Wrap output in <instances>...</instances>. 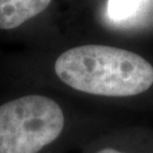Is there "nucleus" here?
<instances>
[{
	"label": "nucleus",
	"instance_id": "nucleus-4",
	"mask_svg": "<svg viewBox=\"0 0 153 153\" xmlns=\"http://www.w3.org/2000/svg\"><path fill=\"white\" fill-rule=\"evenodd\" d=\"M145 0H108L107 14L115 22L126 21L135 16Z\"/></svg>",
	"mask_w": 153,
	"mask_h": 153
},
{
	"label": "nucleus",
	"instance_id": "nucleus-2",
	"mask_svg": "<svg viewBox=\"0 0 153 153\" xmlns=\"http://www.w3.org/2000/svg\"><path fill=\"white\" fill-rule=\"evenodd\" d=\"M64 110L53 99L31 94L0 105V153H40L61 136Z\"/></svg>",
	"mask_w": 153,
	"mask_h": 153
},
{
	"label": "nucleus",
	"instance_id": "nucleus-5",
	"mask_svg": "<svg viewBox=\"0 0 153 153\" xmlns=\"http://www.w3.org/2000/svg\"><path fill=\"white\" fill-rule=\"evenodd\" d=\"M95 153H127V152L117 150V149H115V148H103V149H100V150L97 151Z\"/></svg>",
	"mask_w": 153,
	"mask_h": 153
},
{
	"label": "nucleus",
	"instance_id": "nucleus-1",
	"mask_svg": "<svg viewBox=\"0 0 153 153\" xmlns=\"http://www.w3.org/2000/svg\"><path fill=\"white\" fill-rule=\"evenodd\" d=\"M56 75L69 88L109 98L133 97L153 84V67L128 50L85 44L64 51L55 62Z\"/></svg>",
	"mask_w": 153,
	"mask_h": 153
},
{
	"label": "nucleus",
	"instance_id": "nucleus-3",
	"mask_svg": "<svg viewBox=\"0 0 153 153\" xmlns=\"http://www.w3.org/2000/svg\"><path fill=\"white\" fill-rule=\"evenodd\" d=\"M51 0H0V28L18 27L49 6Z\"/></svg>",
	"mask_w": 153,
	"mask_h": 153
}]
</instances>
